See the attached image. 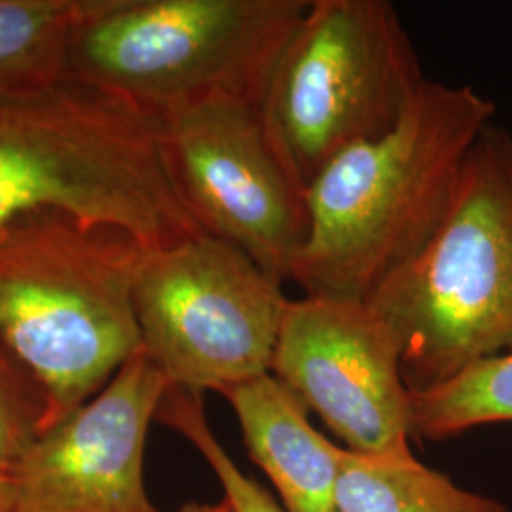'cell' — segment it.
I'll list each match as a JSON object with an SVG mask.
<instances>
[{
  "mask_svg": "<svg viewBox=\"0 0 512 512\" xmlns=\"http://www.w3.org/2000/svg\"><path fill=\"white\" fill-rule=\"evenodd\" d=\"M162 128L160 116L71 76L0 95V232L69 220L145 251L202 236L171 179Z\"/></svg>",
  "mask_w": 512,
  "mask_h": 512,
  "instance_id": "1",
  "label": "cell"
},
{
  "mask_svg": "<svg viewBox=\"0 0 512 512\" xmlns=\"http://www.w3.org/2000/svg\"><path fill=\"white\" fill-rule=\"evenodd\" d=\"M495 105L471 86L425 80L401 122L334 158L308 186L310 228L289 281L366 300L420 255L444 219Z\"/></svg>",
  "mask_w": 512,
  "mask_h": 512,
  "instance_id": "2",
  "label": "cell"
},
{
  "mask_svg": "<svg viewBox=\"0 0 512 512\" xmlns=\"http://www.w3.org/2000/svg\"><path fill=\"white\" fill-rule=\"evenodd\" d=\"M143 253L118 232L69 220L0 232V342L42 385L50 427L143 346L133 308Z\"/></svg>",
  "mask_w": 512,
  "mask_h": 512,
  "instance_id": "3",
  "label": "cell"
},
{
  "mask_svg": "<svg viewBox=\"0 0 512 512\" xmlns=\"http://www.w3.org/2000/svg\"><path fill=\"white\" fill-rule=\"evenodd\" d=\"M397 334L412 391L512 351V135L490 124L435 236L366 298Z\"/></svg>",
  "mask_w": 512,
  "mask_h": 512,
  "instance_id": "4",
  "label": "cell"
},
{
  "mask_svg": "<svg viewBox=\"0 0 512 512\" xmlns=\"http://www.w3.org/2000/svg\"><path fill=\"white\" fill-rule=\"evenodd\" d=\"M310 0H88L67 76L165 118L215 97L258 107Z\"/></svg>",
  "mask_w": 512,
  "mask_h": 512,
  "instance_id": "5",
  "label": "cell"
},
{
  "mask_svg": "<svg viewBox=\"0 0 512 512\" xmlns=\"http://www.w3.org/2000/svg\"><path fill=\"white\" fill-rule=\"evenodd\" d=\"M418 50L387 0H310L258 112L306 188L349 148L395 128L425 82Z\"/></svg>",
  "mask_w": 512,
  "mask_h": 512,
  "instance_id": "6",
  "label": "cell"
},
{
  "mask_svg": "<svg viewBox=\"0 0 512 512\" xmlns=\"http://www.w3.org/2000/svg\"><path fill=\"white\" fill-rule=\"evenodd\" d=\"M289 296L228 241L202 234L141 256V344L175 387L222 393L270 372Z\"/></svg>",
  "mask_w": 512,
  "mask_h": 512,
  "instance_id": "7",
  "label": "cell"
},
{
  "mask_svg": "<svg viewBox=\"0 0 512 512\" xmlns=\"http://www.w3.org/2000/svg\"><path fill=\"white\" fill-rule=\"evenodd\" d=\"M162 122L167 167L192 219L289 281L308 238V188L279 154L258 107L215 97Z\"/></svg>",
  "mask_w": 512,
  "mask_h": 512,
  "instance_id": "8",
  "label": "cell"
},
{
  "mask_svg": "<svg viewBox=\"0 0 512 512\" xmlns=\"http://www.w3.org/2000/svg\"><path fill=\"white\" fill-rule=\"evenodd\" d=\"M270 374L349 452L412 454V389L404 380L401 342L366 300L289 298Z\"/></svg>",
  "mask_w": 512,
  "mask_h": 512,
  "instance_id": "9",
  "label": "cell"
},
{
  "mask_svg": "<svg viewBox=\"0 0 512 512\" xmlns=\"http://www.w3.org/2000/svg\"><path fill=\"white\" fill-rule=\"evenodd\" d=\"M171 387L141 349L97 395L38 437L10 473L14 512H162L145 488V444Z\"/></svg>",
  "mask_w": 512,
  "mask_h": 512,
  "instance_id": "10",
  "label": "cell"
},
{
  "mask_svg": "<svg viewBox=\"0 0 512 512\" xmlns=\"http://www.w3.org/2000/svg\"><path fill=\"white\" fill-rule=\"evenodd\" d=\"M238 418L245 448L272 480L285 512H338L340 444L321 435L310 410L274 374L220 393Z\"/></svg>",
  "mask_w": 512,
  "mask_h": 512,
  "instance_id": "11",
  "label": "cell"
},
{
  "mask_svg": "<svg viewBox=\"0 0 512 512\" xmlns=\"http://www.w3.org/2000/svg\"><path fill=\"white\" fill-rule=\"evenodd\" d=\"M338 512H509L412 454L374 458L340 450Z\"/></svg>",
  "mask_w": 512,
  "mask_h": 512,
  "instance_id": "12",
  "label": "cell"
},
{
  "mask_svg": "<svg viewBox=\"0 0 512 512\" xmlns=\"http://www.w3.org/2000/svg\"><path fill=\"white\" fill-rule=\"evenodd\" d=\"M88 0H0V95L67 76V48Z\"/></svg>",
  "mask_w": 512,
  "mask_h": 512,
  "instance_id": "13",
  "label": "cell"
},
{
  "mask_svg": "<svg viewBox=\"0 0 512 512\" xmlns=\"http://www.w3.org/2000/svg\"><path fill=\"white\" fill-rule=\"evenodd\" d=\"M497 423L512 425V351L473 363L433 387L412 391L414 439L440 442Z\"/></svg>",
  "mask_w": 512,
  "mask_h": 512,
  "instance_id": "14",
  "label": "cell"
},
{
  "mask_svg": "<svg viewBox=\"0 0 512 512\" xmlns=\"http://www.w3.org/2000/svg\"><path fill=\"white\" fill-rule=\"evenodd\" d=\"M156 421L179 433L198 450L209 469L219 478L224 499L232 511L285 512L279 501H275L274 495L258 484L255 478L245 475L220 444L205 416L202 393L171 385L158 408Z\"/></svg>",
  "mask_w": 512,
  "mask_h": 512,
  "instance_id": "15",
  "label": "cell"
},
{
  "mask_svg": "<svg viewBox=\"0 0 512 512\" xmlns=\"http://www.w3.org/2000/svg\"><path fill=\"white\" fill-rule=\"evenodd\" d=\"M50 427V403L27 366L0 342V475Z\"/></svg>",
  "mask_w": 512,
  "mask_h": 512,
  "instance_id": "16",
  "label": "cell"
},
{
  "mask_svg": "<svg viewBox=\"0 0 512 512\" xmlns=\"http://www.w3.org/2000/svg\"><path fill=\"white\" fill-rule=\"evenodd\" d=\"M175 512H234L228 501L222 497L217 503H186Z\"/></svg>",
  "mask_w": 512,
  "mask_h": 512,
  "instance_id": "17",
  "label": "cell"
},
{
  "mask_svg": "<svg viewBox=\"0 0 512 512\" xmlns=\"http://www.w3.org/2000/svg\"><path fill=\"white\" fill-rule=\"evenodd\" d=\"M0 512H14V490L6 475H0Z\"/></svg>",
  "mask_w": 512,
  "mask_h": 512,
  "instance_id": "18",
  "label": "cell"
}]
</instances>
